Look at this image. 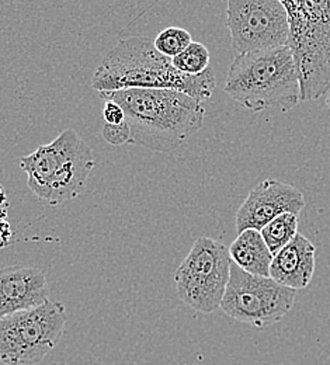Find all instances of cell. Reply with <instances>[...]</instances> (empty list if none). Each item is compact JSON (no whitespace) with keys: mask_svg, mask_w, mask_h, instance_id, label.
<instances>
[{"mask_svg":"<svg viewBox=\"0 0 330 365\" xmlns=\"http://www.w3.org/2000/svg\"><path fill=\"white\" fill-rule=\"evenodd\" d=\"M224 91L254 113L294 108L301 101V85L291 46L237 55Z\"/></svg>","mask_w":330,"mask_h":365,"instance_id":"cell-3","label":"cell"},{"mask_svg":"<svg viewBox=\"0 0 330 365\" xmlns=\"http://www.w3.org/2000/svg\"><path fill=\"white\" fill-rule=\"evenodd\" d=\"M20 168L27 173L31 192L56 207L83 192L95 168V158L92 148L68 128L51 143L21 158Z\"/></svg>","mask_w":330,"mask_h":365,"instance_id":"cell-4","label":"cell"},{"mask_svg":"<svg viewBox=\"0 0 330 365\" xmlns=\"http://www.w3.org/2000/svg\"><path fill=\"white\" fill-rule=\"evenodd\" d=\"M47 275L40 269L9 266L0 269V319L37 308L49 299Z\"/></svg>","mask_w":330,"mask_h":365,"instance_id":"cell-11","label":"cell"},{"mask_svg":"<svg viewBox=\"0 0 330 365\" xmlns=\"http://www.w3.org/2000/svg\"><path fill=\"white\" fill-rule=\"evenodd\" d=\"M232 263L246 273L260 277H270L273 253L267 247L260 230L246 229L237 233L230 246Z\"/></svg>","mask_w":330,"mask_h":365,"instance_id":"cell-13","label":"cell"},{"mask_svg":"<svg viewBox=\"0 0 330 365\" xmlns=\"http://www.w3.org/2000/svg\"><path fill=\"white\" fill-rule=\"evenodd\" d=\"M103 137L110 145L121 146L124 143H130L131 130H130V125L127 124V121H124L123 124H118V125L105 123V125L103 127Z\"/></svg>","mask_w":330,"mask_h":365,"instance_id":"cell-17","label":"cell"},{"mask_svg":"<svg viewBox=\"0 0 330 365\" xmlns=\"http://www.w3.org/2000/svg\"><path fill=\"white\" fill-rule=\"evenodd\" d=\"M295 298V289L279 284L272 277L246 273L232 263L221 309L232 319L267 327L289 314Z\"/></svg>","mask_w":330,"mask_h":365,"instance_id":"cell-8","label":"cell"},{"mask_svg":"<svg viewBox=\"0 0 330 365\" xmlns=\"http://www.w3.org/2000/svg\"><path fill=\"white\" fill-rule=\"evenodd\" d=\"M173 66L186 75H200L210 68V51L200 43H191L182 53L172 59Z\"/></svg>","mask_w":330,"mask_h":365,"instance_id":"cell-15","label":"cell"},{"mask_svg":"<svg viewBox=\"0 0 330 365\" xmlns=\"http://www.w3.org/2000/svg\"><path fill=\"white\" fill-rule=\"evenodd\" d=\"M285 7L301 101L330 91V0H280Z\"/></svg>","mask_w":330,"mask_h":365,"instance_id":"cell-5","label":"cell"},{"mask_svg":"<svg viewBox=\"0 0 330 365\" xmlns=\"http://www.w3.org/2000/svg\"><path fill=\"white\" fill-rule=\"evenodd\" d=\"M100 98L121 106L131 130L130 143L153 152H172L197 134L205 118L204 103L167 89L103 91Z\"/></svg>","mask_w":330,"mask_h":365,"instance_id":"cell-1","label":"cell"},{"mask_svg":"<svg viewBox=\"0 0 330 365\" xmlns=\"http://www.w3.org/2000/svg\"><path fill=\"white\" fill-rule=\"evenodd\" d=\"M217 86L211 68L200 75L177 71L172 58L160 53L148 37L121 40L101 61L92 78V88L103 91L127 89H167L182 91L205 101Z\"/></svg>","mask_w":330,"mask_h":365,"instance_id":"cell-2","label":"cell"},{"mask_svg":"<svg viewBox=\"0 0 330 365\" xmlns=\"http://www.w3.org/2000/svg\"><path fill=\"white\" fill-rule=\"evenodd\" d=\"M270 252L277 255L298 233V215L285 212L260 230Z\"/></svg>","mask_w":330,"mask_h":365,"instance_id":"cell-14","label":"cell"},{"mask_svg":"<svg viewBox=\"0 0 330 365\" xmlns=\"http://www.w3.org/2000/svg\"><path fill=\"white\" fill-rule=\"evenodd\" d=\"M192 43L191 34L180 27L165 29L153 41L155 48L167 58H175L182 53Z\"/></svg>","mask_w":330,"mask_h":365,"instance_id":"cell-16","label":"cell"},{"mask_svg":"<svg viewBox=\"0 0 330 365\" xmlns=\"http://www.w3.org/2000/svg\"><path fill=\"white\" fill-rule=\"evenodd\" d=\"M326 96H328V97H326V106H328V108L330 110V91H328Z\"/></svg>","mask_w":330,"mask_h":365,"instance_id":"cell-20","label":"cell"},{"mask_svg":"<svg viewBox=\"0 0 330 365\" xmlns=\"http://www.w3.org/2000/svg\"><path fill=\"white\" fill-rule=\"evenodd\" d=\"M304 208L305 198L298 188L279 180H264L250 190L247 198L239 207L236 230L237 233L246 229L262 230L285 212L299 215Z\"/></svg>","mask_w":330,"mask_h":365,"instance_id":"cell-10","label":"cell"},{"mask_svg":"<svg viewBox=\"0 0 330 365\" xmlns=\"http://www.w3.org/2000/svg\"><path fill=\"white\" fill-rule=\"evenodd\" d=\"M103 115L107 124H113V125H118L123 124L125 121V114L121 108L120 104H117L115 101L107 100L104 110H103Z\"/></svg>","mask_w":330,"mask_h":365,"instance_id":"cell-18","label":"cell"},{"mask_svg":"<svg viewBox=\"0 0 330 365\" xmlns=\"http://www.w3.org/2000/svg\"><path fill=\"white\" fill-rule=\"evenodd\" d=\"M230 249L211 237H198L175 272L176 292L182 302L201 312L221 308L231 274Z\"/></svg>","mask_w":330,"mask_h":365,"instance_id":"cell-7","label":"cell"},{"mask_svg":"<svg viewBox=\"0 0 330 365\" xmlns=\"http://www.w3.org/2000/svg\"><path fill=\"white\" fill-rule=\"evenodd\" d=\"M4 202H6V192H4V190H3V187H1V184H0V207H1Z\"/></svg>","mask_w":330,"mask_h":365,"instance_id":"cell-19","label":"cell"},{"mask_svg":"<svg viewBox=\"0 0 330 365\" xmlns=\"http://www.w3.org/2000/svg\"><path fill=\"white\" fill-rule=\"evenodd\" d=\"M66 308L48 299L43 305L0 319V363H41L61 341L66 327Z\"/></svg>","mask_w":330,"mask_h":365,"instance_id":"cell-6","label":"cell"},{"mask_svg":"<svg viewBox=\"0 0 330 365\" xmlns=\"http://www.w3.org/2000/svg\"><path fill=\"white\" fill-rule=\"evenodd\" d=\"M316 247L314 243L297 233V236L273 256L270 277L279 284L295 291L306 288L315 273Z\"/></svg>","mask_w":330,"mask_h":365,"instance_id":"cell-12","label":"cell"},{"mask_svg":"<svg viewBox=\"0 0 330 365\" xmlns=\"http://www.w3.org/2000/svg\"><path fill=\"white\" fill-rule=\"evenodd\" d=\"M227 16L237 55L289 46V23L280 0H228Z\"/></svg>","mask_w":330,"mask_h":365,"instance_id":"cell-9","label":"cell"}]
</instances>
